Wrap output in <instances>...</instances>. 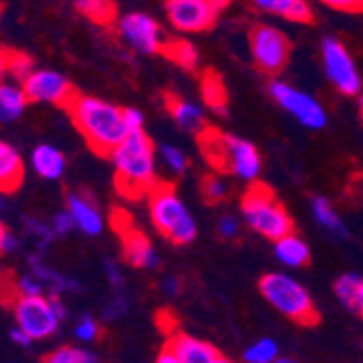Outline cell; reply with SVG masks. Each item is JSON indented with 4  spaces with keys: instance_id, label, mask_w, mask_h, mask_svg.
<instances>
[{
    "instance_id": "6da1fadb",
    "label": "cell",
    "mask_w": 363,
    "mask_h": 363,
    "mask_svg": "<svg viewBox=\"0 0 363 363\" xmlns=\"http://www.w3.org/2000/svg\"><path fill=\"white\" fill-rule=\"evenodd\" d=\"M116 168V187L128 201H140L159 183L155 144L142 130L130 133L109 155Z\"/></svg>"
},
{
    "instance_id": "7a4b0ae2",
    "label": "cell",
    "mask_w": 363,
    "mask_h": 363,
    "mask_svg": "<svg viewBox=\"0 0 363 363\" xmlns=\"http://www.w3.org/2000/svg\"><path fill=\"white\" fill-rule=\"evenodd\" d=\"M68 113L79 128V133L85 138L89 148L98 155H111V150L128 135L124 124V113L118 105L107 103L96 96H77L68 103Z\"/></svg>"
},
{
    "instance_id": "3957f363",
    "label": "cell",
    "mask_w": 363,
    "mask_h": 363,
    "mask_svg": "<svg viewBox=\"0 0 363 363\" xmlns=\"http://www.w3.org/2000/svg\"><path fill=\"white\" fill-rule=\"evenodd\" d=\"M198 148L216 172L233 174L248 183L257 181L261 172V155L250 142L222 133L213 126L198 133Z\"/></svg>"
},
{
    "instance_id": "277c9868",
    "label": "cell",
    "mask_w": 363,
    "mask_h": 363,
    "mask_svg": "<svg viewBox=\"0 0 363 363\" xmlns=\"http://www.w3.org/2000/svg\"><path fill=\"white\" fill-rule=\"evenodd\" d=\"M242 216L255 233L266 240H281L287 233H294V220L287 213L285 205L277 198L274 189L261 181H252L242 196Z\"/></svg>"
},
{
    "instance_id": "5b68a950",
    "label": "cell",
    "mask_w": 363,
    "mask_h": 363,
    "mask_svg": "<svg viewBox=\"0 0 363 363\" xmlns=\"http://www.w3.org/2000/svg\"><path fill=\"white\" fill-rule=\"evenodd\" d=\"M146 198H148L150 220L161 238H166L177 246H187L196 240L198 235L196 220L170 183L159 181Z\"/></svg>"
},
{
    "instance_id": "8992f818",
    "label": "cell",
    "mask_w": 363,
    "mask_h": 363,
    "mask_svg": "<svg viewBox=\"0 0 363 363\" xmlns=\"http://www.w3.org/2000/svg\"><path fill=\"white\" fill-rule=\"evenodd\" d=\"M259 291L277 311L301 326H315L320 313L305 285L285 272H270L259 281Z\"/></svg>"
},
{
    "instance_id": "52a82bcc",
    "label": "cell",
    "mask_w": 363,
    "mask_h": 363,
    "mask_svg": "<svg viewBox=\"0 0 363 363\" xmlns=\"http://www.w3.org/2000/svg\"><path fill=\"white\" fill-rule=\"evenodd\" d=\"M248 44L252 61L261 72L277 77L285 70L291 55V44L281 28L270 24H255L250 28Z\"/></svg>"
},
{
    "instance_id": "ba28073f",
    "label": "cell",
    "mask_w": 363,
    "mask_h": 363,
    "mask_svg": "<svg viewBox=\"0 0 363 363\" xmlns=\"http://www.w3.org/2000/svg\"><path fill=\"white\" fill-rule=\"evenodd\" d=\"M18 328L30 340H46L50 337L61 320V309L55 301L44 298L42 294H22L13 305Z\"/></svg>"
},
{
    "instance_id": "9c48e42d",
    "label": "cell",
    "mask_w": 363,
    "mask_h": 363,
    "mask_svg": "<svg viewBox=\"0 0 363 363\" xmlns=\"http://www.w3.org/2000/svg\"><path fill=\"white\" fill-rule=\"evenodd\" d=\"M322 63H324V72L328 81L333 83V87L344 94V96H357L361 91V74L359 68L348 52V48L335 40V38H326L322 42Z\"/></svg>"
},
{
    "instance_id": "30bf717a",
    "label": "cell",
    "mask_w": 363,
    "mask_h": 363,
    "mask_svg": "<svg viewBox=\"0 0 363 363\" xmlns=\"http://www.w3.org/2000/svg\"><path fill=\"white\" fill-rule=\"evenodd\" d=\"M270 96L289 116H294L296 120H298L303 126L313 128V130L324 128L326 111L313 96L301 91L298 87H294V85H289L285 81H279V79H274L270 83Z\"/></svg>"
},
{
    "instance_id": "8fae6325",
    "label": "cell",
    "mask_w": 363,
    "mask_h": 363,
    "mask_svg": "<svg viewBox=\"0 0 363 363\" xmlns=\"http://www.w3.org/2000/svg\"><path fill=\"white\" fill-rule=\"evenodd\" d=\"M118 33L120 38L138 52L144 55H157L161 52L166 38H163V30L146 13H126L118 20Z\"/></svg>"
},
{
    "instance_id": "7c38bea8",
    "label": "cell",
    "mask_w": 363,
    "mask_h": 363,
    "mask_svg": "<svg viewBox=\"0 0 363 363\" xmlns=\"http://www.w3.org/2000/svg\"><path fill=\"white\" fill-rule=\"evenodd\" d=\"M22 87L30 103H50L59 107H68V103L77 96V89L72 87V83L55 70L30 72L22 81Z\"/></svg>"
},
{
    "instance_id": "4fadbf2b",
    "label": "cell",
    "mask_w": 363,
    "mask_h": 363,
    "mask_svg": "<svg viewBox=\"0 0 363 363\" xmlns=\"http://www.w3.org/2000/svg\"><path fill=\"white\" fill-rule=\"evenodd\" d=\"M166 11L172 26L181 33H205L220 13L211 0H168Z\"/></svg>"
},
{
    "instance_id": "5bb4252c",
    "label": "cell",
    "mask_w": 363,
    "mask_h": 363,
    "mask_svg": "<svg viewBox=\"0 0 363 363\" xmlns=\"http://www.w3.org/2000/svg\"><path fill=\"white\" fill-rule=\"evenodd\" d=\"M113 213L120 218V222L116 218H111V222H113L118 235L122 240V255H124L126 263H130L133 268H144V270L146 268H157L159 266V255L152 248L148 235L130 224L128 218L122 211L116 209Z\"/></svg>"
},
{
    "instance_id": "9a60e30c",
    "label": "cell",
    "mask_w": 363,
    "mask_h": 363,
    "mask_svg": "<svg viewBox=\"0 0 363 363\" xmlns=\"http://www.w3.org/2000/svg\"><path fill=\"white\" fill-rule=\"evenodd\" d=\"M166 107L170 111V116L177 120V124L185 130H189V133H201L203 128H207V118H205V111L185 101V98L177 96V94H166Z\"/></svg>"
},
{
    "instance_id": "2e32d148",
    "label": "cell",
    "mask_w": 363,
    "mask_h": 363,
    "mask_svg": "<svg viewBox=\"0 0 363 363\" xmlns=\"http://www.w3.org/2000/svg\"><path fill=\"white\" fill-rule=\"evenodd\" d=\"M68 209L72 213V220H74L77 228L83 230L85 235H98L103 230V216L87 196L70 194Z\"/></svg>"
},
{
    "instance_id": "e0dca14e",
    "label": "cell",
    "mask_w": 363,
    "mask_h": 363,
    "mask_svg": "<svg viewBox=\"0 0 363 363\" xmlns=\"http://www.w3.org/2000/svg\"><path fill=\"white\" fill-rule=\"evenodd\" d=\"M24 179V161L20 152L7 144L0 142V194H11L22 185Z\"/></svg>"
},
{
    "instance_id": "ac0fdd59",
    "label": "cell",
    "mask_w": 363,
    "mask_h": 363,
    "mask_svg": "<svg viewBox=\"0 0 363 363\" xmlns=\"http://www.w3.org/2000/svg\"><path fill=\"white\" fill-rule=\"evenodd\" d=\"M252 5L270 16H279L289 22L307 24L313 20V11L307 0H252Z\"/></svg>"
},
{
    "instance_id": "d6986e66",
    "label": "cell",
    "mask_w": 363,
    "mask_h": 363,
    "mask_svg": "<svg viewBox=\"0 0 363 363\" xmlns=\"http://www.w3.org/2000/svg\"><path fill=\"white\" fill-rule=\"evenodd\" d=\"M168 348H172L185 363H211L218 357V350L211 344L196 340L191 335H185V333L170 335Z\"/></svg>"
},
{
    "instance_id": "ffe728a7",
    "label": "cell",
    "mask_w": 363,
    "mask_h": 363,
    "mask_svg": "<svg viewBox=\"0 0 363 363\" xmlns=\"http://www.w3.org/2000/svg\"><path fill=\"white\" fill-rule=\"evenodd\" d=\"M274 255L287 268H305L311 259V250H309L307 242L296 233H287L285 238L277 240Z\"/></svg>"
},
{
    "instance_id": "44dd1931",
    "label": "cell",
    "mask_w": 363,
    "mask_h": 363,
    "mask_svg": "<svg viewBox=\"0 0 363 363\" xmlns=\"http://www.w3.org/2000/svg\"><path fill=\"white\" fill-rule=\"evenodd\" d=\"M30 166L42 179H59L65 172V157L50 144H42L30 152Z\"/></svg>"
},
{
    "instance_id": "7402d4cb",
    "label": "cell",
    "mask_w": 363,
    "mask_h": 363,
    "mask_svg": "<svg viewBox=\"0 0 363 363\" xmlns=\"http://www.w3.org/2000/svg\"><path fill=\"white\" fill-rule=\"evenodd\" d=\"M28 96L22 85L16 83H0V120L11 122L22 116L28 105Z\"/></svg>"
},
{
    "instance_id": "603a6c76",
    "label": "cell",
    "mask_w": 363,
    "mask_h": 363,
    "mask_svg": "<svg viewBox=\"0 0 363 363\" xmlns=\"http://www.w3.org/2000/svg\"><path fill=\"white\" fill-rule=\"evenodd\" d=\"M311 211H313V218L318 220V224H320L322 228H326L328 233L340 235V238L346 235V226H344L340 213L335 211L333 203L328 201V198H324V196H313V198H311Z\"/></svg>"
},
{
    "instance_id": "cb8c5ba5",
    "label": "cell",
    "mask_w": 363,
    "mask_h": 363,
    "mask_svg": "<svg viewBox=\"0 0 363 363\" xmlns=\"http://www.w3.org/2000/svg\"><path fill=\"white\" fill-rule=\"evenodd\" d=\"M74 7L91 22L103 26H111L118 20L116 0H74Z\"/></svg>"
},
{
    "instance_id": "d4e9b609",
    "label": "cell",
    "mask_w": 363,
    "mask_h": 363,
    "mask_svg": "<svg viewBox=\"0 0 363 363\" xmlns=\"http://www.w3.org/2000/svg\"><path fill=\"white\" fill-rule=\"evenodd\" d=\"M161 55H166L177 65L187 68V70H194L198 65V50L187 40H172V42L166 40V44H163V48H161Z\"/></svg>"
},
{
    "instance_id": "484cf974",
    "label": "cell",
    "mask_w": 363,
    "mask_h": 363,
    "mask_svg": "<svg viewBox=\"0 0 363 363\" xmlns=\"http://www.w3.org/2000/svg\"><path fill=\"white\" fill-rule=\"evenodd\" d=\"M201 89H203V98L205 103L213 109V111H224L226 109V87L224 81L220 79V74L216 72H207L201 81Z\"/></svg>"
},
{
    "instance_id": "4316f807",
    "label": "cell",
    "mask_w": 363,
    "mask_h": 363,
    "mask_svg": "<svg viewBox=\"0 0 363 363\" xmlns=\"http://www.w3.org/2000/svg\"><path fill=\"white\" fill-rule=\"evenodd\" d=\"M279 344L270 337H261L244 350V363H274L279 359Z\"/></svg>"
},
{
    "instance_id": "83f0119b",
    "label": "cell",
    "mask_w": 363,
    "mask_h": 363,
    "mask_svg": "<svg viewBox=\"0 0 363 363\" xmlns=\"http://www.w3.org/2000/svg\"><path fill=\"white\" fill-rule=\"evenodd\" d=\"M201 191H203V198L209 203V205H218L222 203L224 198L228 196V183L222 179V172H211V174H205L203 181H201Z\"/></svg>"
},
{
    "instance_id": "f1b7e54d",
    "label": "cell",
    "mask_w": 363,
    "mask_h": 363,
    "mask_svg": "<svg viewBox=\"0 0 363 363\" xmlns=\"http://www.w3.org/2000/svg\"><path fill=\"white\" fill-rule=\"evenodd\" d=\"M361 283H363V277L361 274H354V272H346V274H342L335 281V296L342 301V305H346L348 309L354 303V296H357Z\"/></svg>"
},
{
    "instance_id": "f546056e",
    "label": "cell",
    "mask_w": 363,
    "mask_h": 363,
    "mask_svg": "<svg viewBox=\"0 0 363 363\" xmlns=\"http://www.w3.org/2000/svg\"><path fill=\"white\" fill-rule=\"evenodd\" d=\"M159 159L166 163V168L172 172V174H183L189 166V159L187 155L177 148V146H170V144H163L159 146Z\"/></svg>"
},
{
    "instance_id": "4dcf8cb0",
    "label": "cell",
    "mask_w": 363,
    "mask_h": 363,
    "mask_svg": "<svg viewBox=\"0 0 363 363\" xmlns=\"http://www.w3.org/2000/svg\"><path fill=\"white\" fill-rule=\"evenodd\" d=\"M30 72H33V61H30V57L24 55V52L9 50V74H13L16 79L24 81Z\"/></svg>"
},
{
    "instance_id": "1f68e13d",
    "label": "cell",
    "mask_w": 363,
    "mask_h": 363,
    "mask_svg": "<svg viewBox=\"0 0 363 363\" xmlns=\"http://www.w3.org/2000/svg\"><path fill=\"white\" fill-rule=\"evenodd\" d=\"M218 233L224 240H235L240 235V220L230 213H224L218 218Z\"/></svg>"
},
{
    "instance_id": "d6a6232c",
    "label": "cell",
    "mask_w": 363,
    "mask_h": 363,
    "mask_svg": "<svg viewBox=\"0 0 363 363\" xmlns=\"http://www.w3.org/2000/svg\"><path fill=\"white\" fill-rule=\"evenodd\" d=\"M326 7L344 13H363V0H322Z\"/></svg>"
},
{
    "instance_id": "836d02e7",
    "label": "cell",
    "mask_w": 363,
    "mask_h": 363,
    "mask_svg": "<svg viewBox=\"0 0 363 363\" xmlns=\"http://www.w3.org/2000/svg\"><path fill=\"white\" fill-rule=\"evenodd\" d=\"M74 333L81 342H94L98 337V324L91 320V318H83L77 328H74Z\"/></svg>"
},
{
    "instance_id": "e575fe53",
    "label": "cell",
    "mask_w": 363,
    "mask_h": 363,
    "mask_svg": "<svg viewBox=\"0 0 363 363\" xmlns=\"http://www.w3.org/2000/svg\"><path fill=\"white\" fill-rule=\"evenodd\" d=\"M61 354L68 363H101L91 352L81 350V348H61Z\"/></svg>"
},
{
    "instance_id": "d590c367",
    "label": "cell",
    "mask_w": 363,
    "mask_h": 363,
    "mask_svg": "<svg viewBox=\"0 0 363 363\" xmlns=\"http://www.w3.org/2000/svg\"><path fill=\"white\" fill-rule=\"evenodd\" d=\"M122 113H124V124L128 128V133H130V130H142L144 128V116H142V111H138L133 107H126V109H122Z\"/></svg>"
},
{
    "instance_id": "8d00e7d4",
    "label": "cell",
    "mask_w": 363,
    "mask_h": 363,
    "mask_svg": "<svg viewBox=\"0 0 363 363\" xmlns=\"http://www.w3.org/2000/svg\"><path fill=\"white\" fill-rule=\"evenodd\" d=\"M155 363H185V361H183V359H181L172 348H168V346H166V348H163V350L159 352V357H157V361H155Z\"/></svg>"
},
{
    "instance_id": "74e56055",
    "label": "cell",
    "mask_w": 363,
    "mask_h": 363,
    "mask_svg": "<svg viewBox=\"0 0 363 363\" xmlns=\"http://www.w3.org/2000/svg\"><path fill=\"white\" fill-rule=\"evenodd\" d=\"M13 246H16L13 238L7 233V228L3 226V222H0V252H7V250H11Z\"/></svg>"
},
{
    "instance_id": "f35d334b",
    "label": "cell",
    "mask_w": 363,
    "mask_h": 363,
    "mask_svg": "<svg viewBox=\"0 0 363 363\" xmlns=\"http://www.w3.org/2000/svg\"><path fill=\"white\" fill-rule=\"evenodd\" d=\"M7 72H9V50L0 48V83H3Z\"/></svg>"
},
{
    "instance_id": "ab89813d",
    "label": "cell",
    "mask_w": 363,
    "mask_h": 363,
    "mask_svg": "<svg viewBox=\"0 0 363 363\" xmlns=\"http://www.w3.org/2000/svg\"><path fill=\"white\" fill-rule=\"evenodd\" d=\"M350 311H354L357 315L363 318V283H361V287H359V291H357V296H354V303H352Z\"/></svg>"
},
{
    "instance_id": "60d3db41",
    "label": "cell",
    "mask_w": 363,
    "mask_h": 363,
    "mask_svg": "<svg viewBox=\"0 0 363 363\" xmlns=\"http://www.w3.org/2000/svg\"><path fill=\"white\" fill-rule=\"evenodd\" d=\"M163 289H166V294H179V279L174 277H168L166 281H163Z\"/></svg>"
},
{
    "instance_id": "b9f144b4",
    "label": "cell",
    "mask_w": 363,
    "mask_h": 363,
    "mask_svg": "<svg viewBox=\"0 0 363 363\" xmlns=\"http://www.w3.org/2000/svg\"><path fill=\"white\" fill-rule=\"evenodd\" d=\"M11 337H13L18 344H22V346H26V344L30 342V337L22 331V328H18V331H13V333H11Z\"/></svg>"
},
{
    "instance_id": "7bdbcfd3",
    "label": "cell",
    "mask_w": 363,
    "mask_h": 363,
    "mask_svg": "<svg viewBox=\"0 0 363 363\" xmlns=\"http://www.w3.org/2000/svg\"><path fill=\"white\" fill-rule=\"evenodd\" d=\"M44 363H68V361H65V357L61 354V350H57V352H52L50 357H46Z\"/></svg>"
},
{
    "instance_id": "ee69618b",
    "label": "cell",
    "mask_w": 363,
    "mask_h": 363,
    "mask_svg": "<svg viewBox=\"0 0 363 363\" xmlns=\"http://www.w3.org/2000/svg\"><path fill=\"white\" fill-rule=\"evenodd\" d=\"M211 3H213V5H216V7H218L220 11H222L224 7H228V3H230V0H211Z\"/></svg>"
},
{
    "instance_id": "f6af8a7d",
    "label": "cell",
    "mask_w": 363,
    "mask_h": 363,
    "mask_svg": "<svg viewBox=\"0 0 363 363\" xmlns=\"http://www.w3.org/2000/svg\"><path fill=\"white\" fill-rule=\"evenodd\" d=\"M274 363H298V361H296V359H291V357H279Z\"/></svg>"
},
{
    "instance_id": "bcb514c9",
    "label": "cell",
    "mask_w": 363,
    "mask_h": 363,
    "mask_svg": "<svg viewBox=\"0 0 363 363\" xmlns=\"http://www.w3.org/2000/svg\"><path fill=\"white\" fill-rule=\"evenodd\" d=\"M211 363H233V361H228V359H224V357H220V354H218Z\"/></svg>"
},
{
    "instance_id": "7dc6e473",
    "label": "cell",
    "mask_w": 363,
    "mask_h": 363,
    "mask_svg": "<svg viewBox=\"0 0 363 363\" xmlns=\"http://www.w3.org/2000/svg\"><path fill=\"white\" fill-rule=\"evenodd\" d=\"M359 107H361V116H363V98H361V101H359Z\"/></svg>"
},
{
    "instance_id": "c3c4849f",
    "label": "cell",
    "mask_w": 363,
    "mask_h": 363,
    "mask_svg": "<svg viewBox=\"0 0 363 363\" xmlns=\"http://www.w3.org/2000/svg\"><path fill=\"white\" fill-rule=\"evenodd\" d=\"M0 20H3V9H0Z\"/></svg>"
}]
</instances>
